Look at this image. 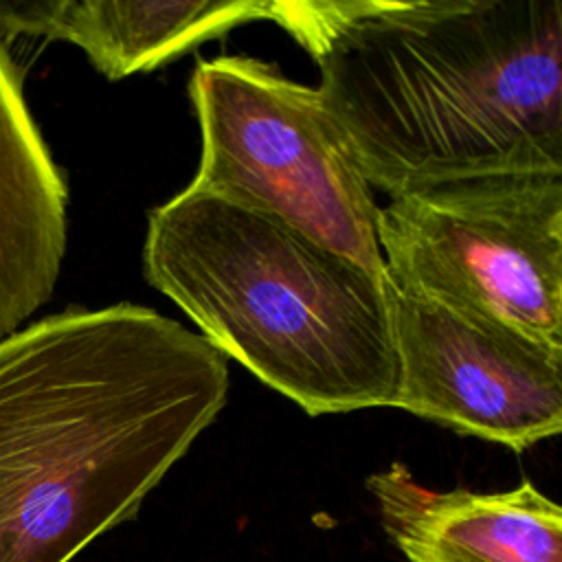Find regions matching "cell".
Instances as JSON below:
<instances>
[{
    "instance_id": "cell-1",
    "label": "cell",
    "mask_w": 562,
    "mask_h": 562,
    "mask_svg": "<svg viewBox=\"0 0 562 562\" xmlns=\"http://www.w3.org/2000/svg\"><path fill=\"white\" fill-rule=\"evenodd\" d=\"M364 180L391 198L562 173V0L268 2Z\"/></svg>"
},
{
    "instance_id": "cell-2",
    "label": "cell",
    "mask_w": 562,
    "mask_h": 562,
    "mask_svg": "<svg viewBox=\"0 0 562 562\" xmlns=\"http://www.w3.org/2000/svg\"><path fill=\"white\" fill-rule=\"evenodd\" d=\"M228 362L143 305L66 310L0 340V562H70L132 520L215 422Z\"/></svg>"
},
{
    "instance_id": "cell-3",
    "label": "cell",
    "mask_w": 562,
    "mask_h": 562,
    "mask_svg": "<svg viewBox=\"0 0 562 562\" xmlns=\"http://www.w3.org/2000/svg\"><path fill=\"white\" fill-rule=\"evenodd\" d=\"M143 272L226 360L307 415L393 406L386 277L266 213L191 189L149 211Z\"/></svg>"
},
{
    "instance_id": "cell-4",
    "label": "cell",
    "mask_w": 562,
    "mask_h": 562,
    "mask_svg": "<svg viewBox=\"0 0 562 562\" xmlns=\"http://www.w3.org/2000/svg\"><path fill=\"white\" fill-rule=\"evenodd\" d=\"M202 154L187 189L266 213L386 277L375 195L316 88L255 57L198 61Z\"/></svg>"
},
{
    "instance_id": "cell-5",
    "label": "cell",
    "mask_w": 562,
    "mask_h": 562,
    "mask_svg": "<svg viewBox=\"0 0 562 562\" xmlns=\"http://www.w3.org/2000/svg\"><path fill=\"white\" fill-rule=\"evenodd\" d=\"M389 281L562 349V173L435 184L378 206Z\"/></svg>"
},
{
    "instance_id": "cell-6",
    "label": "cell",
    "mask_w": 562,
    "mask_h": 562,
    "mask_svg": "<svg viewBox=\"0 0 562 562\" xmlns=\"http://www.w3.org/2000/svg\"><path fill=\"white\" fill-rule=\"evenodd\" d=\"M389 279V277H386ZM395 408L522 452L562 430V349L389 281Z\"/></svg>"
},
{
    "instance_id": "cell-7",
    "label": "cell",
    "mask_w": 562,
    "mask_h": 562,
    "mask_svg": "<svg viewBox=\"0 0 562 562\" xmlns=\"http://www.w3.org/2000/svg\"><path fill=\"white\" fill-rule=\"evenodd\" d=\"M367 490L406 562H562V509L529 479L503 492H439L391 463Z\"/></svg>"
},
{
    "instance_id": "cell-8",
    "label": "cell",
    "mask_w": 562,
    "mask_h": 562,
    "mask_svg": "<svg viewBox=\"0 0 562 562\" xmlns=\"http://www.w3.org/2000/svg\"><path fill=\"white\" fill-rule=\"evenodd\" d=\"M0 40V338L53 294L66 252V182Z\"/></svg>"
},
{
    "instance_id": "cell-9",
    "label": "cell",
    "mask_w": 562,
    "mask_h": 562,
    "mask_svg": "<svg viewBox=\"0 0 562 562\" xmlns=\"http://www.w3.org/2000/svg\"><path fill=\"white\" fill-rule=\"evenodd\" d=\"M268 18L263 0H9L0 40L40 35L79 46L108 79L149 72L206 40Z\"/></svg>"
}]
</instances>
